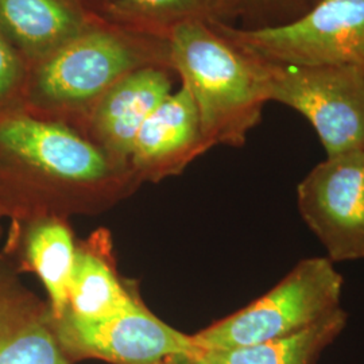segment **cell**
Masks as SVG:
<instances>
[{
	"mask_svg": "<svg viewBox=\"0 0 364 364\" xmlns=\"http://www.w3.org/2000/svg\"><path fill=\"white\" fill-rule=\"evenodd\" d=\"M169 57L195 100L209 147L240 146L267 103L262 64L203 19L170 30Z\"/></svg>",
	"mask_w": 364,
	"mask_h": 364,
	"instance_id": "obj_1",
	"label": "cell"
},
{
	"mask_svg": "<svg viewBox=\"0 0 364 364\" xmlns=\"http://www.w3.org/2000/svg\"><path fill=\"white\" fill-rule=\"evenodd\" d=\"M343 277L328 258H308L262 297L191 335L196 347L228 350L287 338L338 311Z\"/></svg>",
	"mask_w": 364,
	"mask_h": 364,
	"instance_id": "obj_2",
	"label": "cell"
},
{
	"mask_svg": "<svg viewBox=\"0 0 364 364\" xmlns=\"http://www.w3.org/2000/svg\"><path fill=\"white\" fill-rule=\"evenodd\" d=\"M216 30L262 63L353 66L364 72V0H321L309 13L281 26L235 30L218 23Z\"/></svg>",
	"mask_w": 364,
	"mask_h": 364,
	"instance_id": "obj_3",
	"label": "cell"
},
{
	"mask_svg": "<svg viewBox=\"0 0 364 364\" xmlns=\"http://www.w3.org/2000/svg\"><path fill=\"white\" fill-rule=\"evenodd\" d=\"M259 63L267 100L287 105L306 117L326 156L364 149L363 70L353 66Z\"/></svg>",
	"mask_w": 364,
	"mask_h": 364,
	"instance_id": "obj_4",
	"label": "cell"
},
{
	"mask_svg": "<svg viewBox=\"0 0 364 364\" xmlns=\"http://www.w3.org/2000/svg\"><path fill=\"white\" fill-rule=\"evenodd\" d=\"M105 151L65 124L21 111L0 114V193L6 195L23 180L90 185L111 171ZM1 212V210H0Z\"/></svg>",
	"mask_w": 364,
	"mask_h": 364,
	"instance_id": "obj_5",
	"label": "cell"
},
{
	"mask_svg": "<svg viewBox=\"0 0 364 364\" xmlns=\"http://www.w3.org/2000/svg\"><path fill=\"white\" fill-rule=\"evenodd\" d=\"M144 53L120 33L92 26L38 63L33 96L41 105H95L131 72L144 68Z\"/></svg>",
	"mask_w": 364,
	"mask_h": 364,
	"instance_id": "obj_6",
	"label": "cell"
},
{
	"mask_svg": "<svg viewBox=\"0 0 364 364\" xmlns=\"http://www.w3.org/2000/svg\"><path fill=\"white\" fill-rule=\"evenodd\" d=\"M297 200L328 259H363L364 149L326 156L299 182Z\"/></svg>",
	"mask_w": 364,
	"mask_h": 364,
	"instance_id": "obj_7",
	"label": "cell"
},
{
	"mask_svg": "<svg viewBox=\"0 0 364 364\" xmlns=\"http://www.w3.org/2000/svg\"><path fill=\"white\" fill-rule=\"evenodd\" d=\"M72 360L99 359L111 364H156L171 356H189L191 335L168 326L141 302L129 312L85 321L65 314L55 321Z\"/></svg>",
	"mask_w": 364,
	"mask_h": 364,
	"instance_id": "obj_8",
	"label": "cell"
},
{
	"mask_svg": "<svg viewBox=\"0 0 364 364\" xmlns=\"http://www.w3.org/2000/svg\"><path fill=\"white\" fill-rule=\"evenodd\" d=\"M170 93L169 76L158 68L144 66L119 80L93 105L92 130L111 162L130 161L146 119Z\"/></svg>",
	"mask_w": 364,
	"mask_h": 364,
	"instance_id": "obj_9",
	"label": "cell"
},
{
	"mask_svg": "<svg viewBox=\"0 0 364 364\" xmlns=\"http://www.w3.org/2000/svg\"><path fill=\"white\" fill-rule=\"evenodd\" d=\"M49 305L0 263V364H72Z\"/></svg>",
	"mask_w": 364,
	"mask_h": 364,
	"instance_id": "obj_10",
	"label": "cell"
},
{
	"mask_svg": "<svg viewBox=\"0 0 364 364\" xmlns=\"http://www.w3.org/2000/svg\"><path fill=\"white\" fill-rule=\"evenodd\" d=\"M208 149L195 100L182 85L146 119L135 138L130 162L144 174L177 173Z\"/></svg>",
	"mask_w": 364,
	"mask_h": 364,
	"instance_id": "obj_11",
	"label": "cell"
},
{
	"mask_svg": "<svg viewBox=\"0 0 364 364\" xmlns=\"http://www.w3.org/2000/svg\"><path fill=\"white\" fill-rule=\"evenodd\" d=\"M90 27L69 0H0V33L37 64Z\"/></svg>",
	"mask_w": 364,
	"mask_h": 364,
	"instance_id": "obj_12",
	"label": "cell"
},
{
	"mask_svg": "<svg viewBox=\"0 0 364 364\" xmlns=\"http://www.w3.org/2000/svg\"><path fill=\"white\" fill-rule=\"evenodd\" d=\"M139 301L119 281L105 248L93 243L76 247L65 314L99 321L134 309Z\"/></svg>",
	"mask_w": 364,
	"mask_h": 364,
	"instance_id": "obj_13",
	"label": "cell"
},
{
	"mask_svg": "<svg viewBox=\"0 0 364 364\" xmlns=\"http://www.w3.org/2000/svg\"><path fill=\"white\" fill-rule=\"evenodd\" d=\"M343 308L299 333L247 347L205 350L196 347L189 358L196 364H314L347 324Z\"/></svg>",
	"mask_w": 364,
	"mask_h": 364,
	"instance_id": "obj_14",
	"label": "cell"
},
{
	"mask_svg": "<svg viewBox=\"0 0 364 364\" xmlns=\"http://www.w3.org/2000/svg\"><path fill=\"white\" fill-rule=\"evenodd\" d=\"M22 235L23 264L39 277L49 296L55 321L68 311V290L76 246L65 223L55 218L30 221Z\"/></svg>",
	"mask_w": 364,
	"mask_h": 364,
	"instance_id": "obj_15",
	"label": "cell"
},
{
	"mask_svg": "<svg viewBox=\"0 0 364 364\" xmlns=\"http://www.w3.org/2000/svg\"><path fill=\"white\" fill-rule=\"evenodd\" d=\"M212 0H117L112 11L132 25L170 30L185 21L203 19Z\"/></svg>",
	"mask_w": 364,
	"mask_h": 364,
	"instance_id": "obj_16",
	"label": "cell"
},
{
	"mask_svg": "<svg viewBox=\"0 0 364 364\" xmlns=\"http://www.w3.org/2000/svg\"><path fill=\"white\" fill-rule=\"evenodd\" d=\"M23 66L16 49L0 33V102L6 100L22 80Z\"/></svg>",
	"mask_w": 364,
	"mask_h": 364,
	"instance_id": "obj_17",
	"label": "cell"
},
{
	"mask_svg": "<svg viewBox=\"0 0 364 364\" xmlns=\"http://www.w3.org/2000/svg\"><path fill=\"white\" fill-rule=\"evenodd\" d=\"M156 364H196L195 362H192L189 358H186V356H171V358H168V359H165V360H162V362H159V363Z\"/></svg>",
	"mask_w": 364,
	"mask_h": 364,
	"instance_id": "obj_18",
	"label": "cell"
},
{
	"mask_svg": "<svg viewBox=\"0 0 364 364\" xmlns=\"http://www.w3.org/2000/svg\"><path fill=\"white\" fill-rule=\"evenodd\" d=\"M0 215H3V213H1V212H0Z\"/></svg>",
	"mask_w": 364,
	"mask_h": 364,
	"instance_id": "obj_19",
	"label": "cell"
}]
</instances>
